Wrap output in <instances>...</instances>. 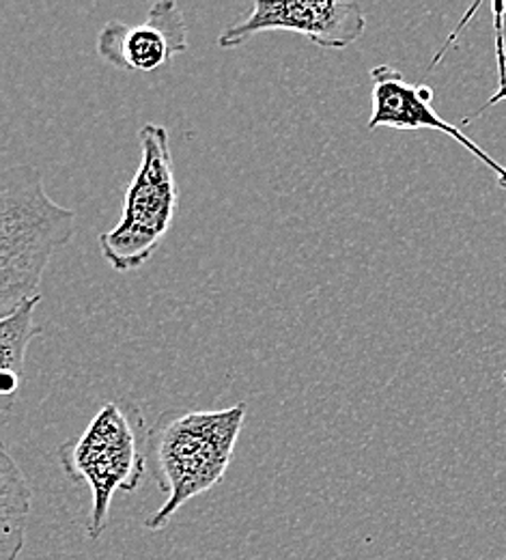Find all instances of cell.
Instances as JSON below:
<instances>
[{
  "label": "cell",
  "instance_id": "obj_1",
  "mask_svg": "<svg viewBox=\"0 0 506 560\" xmlns=\"http://www.w3.org/2000/svg\"><path fill=\"white\" fill-rule=\"evenodd\" d=\"M246 420V404L224 410H166L146 435V459L164 504L145 520L157 533L177 511L224 479Z\"/></svg>",
  "mask_w": 506,
  "mask_h": 560
},
{
  "label": "cell",
  "instance_id": "obj_2",
  "mask_svg": "<svg viewBox=\"0 0 506 560\" xmlns=\"http://www.w3.org/2000/svg\"><path fill=\"white\" fill-rule=\"evenodd\" d=\"M75 235V211L46 192L42 173L15 164L0 177V317L39 295L55 253Z\"/></svg>",
  "mask_w": 506,
  "mask_h": 560
},
{
  "label": "cell",
  "instance_id": "obj_3",
  "mask_svg": "<svg viewBox=\"0 0 506 560\" xmlns=\"http://www.w3.org/2000/svg\"><path fill=\"white\" fill-rule=\"evenodd\" d=\"M146 427L143 410L132 399H115L75 438L61 444L59 462L72 483L91 491L89 539L97 541L108 528L117 491L139 490L146 475Z\"/></svg>",
  "mask_w": 506,
  "mask_h": 560
},
{
  "label": "cell",
  "instance_id": "obj_4",
  "mask_svg": "<svg viewBox=\"0 0 506 560\" xmlns=\"http://www.w3.org/2000/svg\"><path fill=\"white\" fill-rule=\"evenodd\" d=\"M141 164L126 190L115 229L99 235V253L115 272L143 268L173 226L179 206L168 130L145 124L139 132Z\"/></svg>",
  "mask_w": 506,
  "mask_h": 560
},
{
  "label": "cell",
  "instance_id": "obj_5",
  "mask_svg": "<svg viewBox=\"0 0 506 560\" xmlns=\"http://www.w3.org/2000/svg\"><path fill=\"white\" fill-rule=\"evenodd\" d=\"M290 31L321 50H345L366 31V15L356 0H257L250 15L224 28L222 50H233L259 33Z\"/></svg>",
  "mask_w": 506,
  "mask_h": 560
},
{
  "label": "cell",
  "instance_id": "obj_6",
  "mask_svg": "<svg viewBox=\"0 0 506 560\" xmlns=\"http://www.w3.org/2000/svg\"><path fill=\"white\" fill-rule=\"evenodd\" d=\"M370 119L368 130L392 128L401 132L434 130L468 149L481 164H485L506 190V166L494 160L483 147H479L461 128L452 126L434 108V89L427 84H412L392 66H377L370 70Z\"/></svg>",
  "mask_w": 506,
  "mask_h": 560
},
{
  "label": "cell",
  "instance_id": "obj_7",
  "mask_svg": "<svg viewBox=\"0 0 506 560\" xmlns=\"http://www.w3.org/2000/svg\"><path fill=\"white\" fill-rule=\"evenodd\" d=\"M188 26L175 0H157L141 24L110 20L97 35V52L113 68L151 73L188 52Z\"/></svg>",
  "mask_w": 506,
  "mask_h": 560
},
{
  "label": "cell",
  "instance_id": "obj_8",
  "mask_svg": "<svg viewBox=\"0 0 506 560\" xmlns=\"http://www.w3.org/2000/svg\"><path fill=\"white\" fill-rule=\"evenodd\" d=\"M39 302L42 295L20 304L13 313L0 319V395L4 412H9V408L13 406L15 395L22 386L26 350L31 341L39 337L44 330L42 326L35 324V308L39 306Z\"/></svg>",
  "mask_w": 506,
  "mask_h": 560
},
{
  "label": "cell",
  "instance_id": "obj_9",
  "mask_svg": "<svg viewBox=\"0 0 506 560\" xmlns=\"http://www.w3.org/2000/svg\"><path fill=\"white\" fill-rule=\"evenodd\" d=\"M0 448V560H15L24 548L33 490L9 448Z\"/></svg>",
  "mask_w": 506,
  "mask_h": 560
},
{
  "label": "cell",
  "instance_id": "obj_10",
  "mask_svg": "<svg viewBox=\"0 0 506 560\" xmlns=\"http://www.w3.org/2000/svg\"><path fill=\"white\" fill-rule=\"evenodd\" d=\"M492 11H494V31H496V59H498V91L487 100V104L481 108V110H476L472 117H468V119H463V124H470L474 117H479V115H483L487 108H492V106H496V104H501V102H505L506 100V42H505V2L501 0V2H494L492 4Z\"/></svg>",
  "mask_w": 506,
  "mask_h": 560
},
{
  "label": "cell",
  "instance_id": "obj_11",
  "mask_svg": "<svg viewBox=\"0 0 506 560\" xmlns=\"http://www.w3.org/2000/svg\"><path fill=\"white\" fill-rule=\"evenodd\" d=\"M505 9H506V0H505Z\"/></svg>",
  "mask_w": 506,
  "mask_h": 560
}]
</instances>
